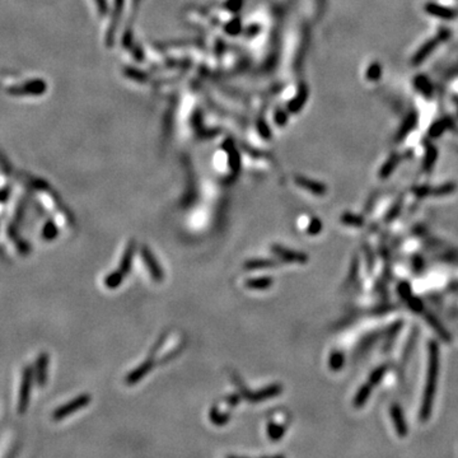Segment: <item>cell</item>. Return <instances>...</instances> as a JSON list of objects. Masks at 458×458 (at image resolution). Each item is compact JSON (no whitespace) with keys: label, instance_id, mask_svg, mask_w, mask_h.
<instances>
[{"label":"cell","instance_id":"obj_20","mask_svg":"<svg viewBox=\"0 0 458 458\" xmlns=\"http://www.w3.org/2000/svg\"><path fill=\"white\" fill-rule=\"evenodd\" d=\"M341 222L346 226H351V227H362L363 226V218L358 217V215L354 214H344L341 217Z\"/></svg>","mask_w":458,"mask_h":458},{"label":"cell","instance_id":"obj_22","mask_svg":"<svg viewBox=\"0 0 458 458\" xmlns=\"http://www.w3.org/2000/svg\"><path fill=\"white\" fill-rule=\"evenodd\" d=\"M426 320H428L429 323H430L431 326H433V328H434V330L437 331L438 333H439L440 337H442V339L446 340V341H449V339H451V337H449V333L447 332V331L444 330L443 327H442V324H440L439 322H438L437 320L434 319V317H431V316L429 315L428 317H426Z\"/></svg>","mask_w":458,"mask_h":458},{"label":"cell","instance_id":"obj_5","mask_svg":"<svg viewBox=\"0 0 458 458\" xmlns=\"http://www.w3.org/2000/svg\"><path fill=\"white\" fill-rule=\"evenodd\" d=\"M140 252H141V257H143L144 262H145L146 268H148L149 273H150L153 279H154L155 281H162L164 277V273L162 271L161 266H159L157 260H155L154 255L150 252V250H149L146 246H143Z\"/></svg>","mask_w":458,"mask_h":458},{"label":"cell","instance_id":"obj_12","mask_svg":"<svg viewBox=\"0 0 458 458\" xmlns=\"http://www.w3.org/2000/svg\"><path fill=\"white\" fill-rule=\"evenodd\" d=\"M274 283V280L271 277H255V279H248L246 281V286L248 289H255V290H265L269 289Z\"/></svg>","mask_w":458,"mask_h":458},{"label":"cell","instance_id":"obj_2","mask_svg":"<svg viewBox=\"0 0 458 458\" xmlns=\"http://www.w3.org/2000/svg\"><path fill=\"white\" fill-rule=\"evenodd\" d=\"M35 381H36V379H35V370H33L32 366H27L23 369V373H22L18 405H17V409H18L19 413H24L27 411L31 400V393H32V386Z\"/></svg>","mask_w":458,"mask_h":458},{"label":"cell","instance_id":"obj_10","mask_svg":"<svg viewBox=\"0 0 458 458\" xmlns=\"http://www.w3.org/2000/svg\"><path fill=\"white\" fill-rule=\"evenodd\" d=\"M134 252H135V242H130L128 246V248L125 250L124 255H122L121 262H120V268L119 270L121 271L122 274L128 275L129 271H130L131 265H133V259H134Z\"/></svg>","mask_w":458,"mask_h":458},{"label":"cell","instance_id":"obj_17","mask_svg":"<svg viewBox=\"0 0 458 458\" xmlns=\"http://www.w3.org/2000/svg\"><path fill=\"white\" fill-rule=\"evenodd\" d=\"M286 428L283 425H277L275 422H269L268 426V434L271 440H279L280 438L285 434Z\"/></svg>","mask_w":458,"mask_h":458},{"label":"cell","instance_id":"obj_4","mask_svg":"<svg viewBox=\"0 0 458 458\" xmlns=\"http://www.w3.org/2000/svg\"><path fill=\"white\" fill-rule=\"evenodd\" d=\"M281 392H283L281 384H271V386L266 387L264 390L257 391V392H248V391L243 390V395L251 402H260L264 401V400L273 399V397L280 395Z\"/></svg>","mask_w":458,"mask_h":458},{"label":"cell","instance_id":"obj_9","mask_svg":"<svg viewBox=\"0 0 458 458\" xmlns=\"http://www.w3.org/2000/svg\"><path fill=\"white\" fill-rule=\"evenodd\" d=\"M153 369V362L152 359L146 360L145 363L140 364L137 369H134L133 372H130L126 377V383L128 384H135L140 381V379H143L146 374H148L150 370Z\"/></svg>","mask_w":458,"mask_h":458},{"label":"cell","instance_id":"obj_6","mask_svg":"<svg viewBox=\"0 0 458 458\" xmlns=\"http://www.w3.org/2000/svg\"><path fill=\"white\" fill-rule=\"evenodd\" d=\"M271 250H273V252H274L276 256L281 257V259L286 262H299V264H306V262L308 261V256H307L306 253L298 252V251H294V250H289V248L283 247V246H280V244H273Z\"/></svg>","mask_w":458,"mask_h":458},{"label":"cell","instance_id":"obj_18","mask_svg":"<svg viewBox=\"0 0 458 458\" xmlns=\"http://www.w3.org/2000/svg\"><path fill=\"white\" fill-rule=\"evenodd\" d=\"M210 420L215 425H224L229 421V413H220L217 406H214L210 411Z\"/></svg>","mask_w":458,"mask_h":458},{"label":"cell","instance_id":"obj_7","mask_svg":"<svg viewBox=\"0 0 458 458\" xmlns=\"http://www.w3.org/2000/svg\"><path fill=\"white\" fill-rule=\"evenodd\" d=\"M47 369H48V355L46 353H41L39 355L35 364V379L40 387H44L47 382Z\"/></svg>","mask_w":458,"mask_h":458},{"label":"cell","instance_id":"obj_1","mask_svg":"<svg viewBox=\"0 0 458 458\" xmlns=\"http://www.w3.org/2000/svg\"><path fill=\"white\" fill-rule=\"evenodd\" d=\"M438 374H439V348H438L437 342L430 341V344H429L428 378H426L425 391H424V396H422L421 410H420V417H421L422 421H426L430 417Z\"/></svg>","mask_w":458,"mask_h":458},{"label":"cell","instance_id":"obj_21","mask_svg":"<svg viewBox=\"0 0 458 458\" xmlns=\"http://www.w3.org/2000/svg\"><path fill=\"white\" fill-rule=\"evenodd\" d=\"M387 369H388V368H387L386 366H381L379 368H377L375 370H373L372 374H370V377H369V383L372 384V386H375V384L379 383V382H381L382 379H383L384 374H386V372H387Z\"/></svg>","mask_w":458,"mask_h":458},{"label":"cell","instance_id":"obj_16","mask_svg":"<svg viewBox=\"0 0 458 458\" xmlns=\"http://www.w3.org/2000/svg\"><path fill=\"white\" fill-rule=\"evenodd\" d=\"M344 363H345V358H344V354H342L341 351H333L330 357V360H328L330 368L332 369L333 372H337V370L342 369Z\"/></svg>","mask_w":458,"mask_h":458},{"label":"cell","instance_id":"obj_11","mask_svg":"<svg viewBox=\"0 0 458 458\" xmlns=\"http://www.w3.org/2000/svg\"><path fill=\"white\" fill-rule=\"evenodd\" d=\"M372 388H373V386L369 383V382L360 387L359 391H358L357 395H355V397H354L355 408H358V409L362 408V406H363V405L368 401L369 396H370V393H372Z\"/></svg>","mask_w":458,"mask_h":458},{"label":"cell","instance_id":"obj_13","mask_svg":"<svg viewBox=\"0 0 458 458\" xmlns=\"http://www.w3.org/2000/svg\"><path fill=\"white\" fill-rule=\"evenodd\" d=\"M277 264L273 260H250V261L244 262V268L247 270H259V269H269V268H275Z\"/></svg>","mask_w":458,"mask_h":458},{"label":"cell","instance_id":"obj_24","mask_svg":"<svg viewBox=\"0 0 458 458\" xmlns=\"http://www.w3.org/2000/svg\"><path fill=\"white\" fill-rule=\"evenodd\" d=\"M239 400H241V397H239V396H230V397H229L228 399V402L230 405H237L239 402Z\"/></svg>","mask_w":458,"mask_h":458},{"label":"cell","instance_id":"obj_14","mask_svg":"<svg viewBox=\"0 0 458 458\" xmlns=\"http://www.w3.org/2000/svg\"><path fill=\"white\" fill-rule=\"evenodd\" d=\"M57 234H59V229H57L56 224L52 220H47L45 226L42 227V238L47 242L54 241L57 237Z\"/></svg>","mask_w":458,"mask_h":458},{"label":"cell","instance_id":"obj_19","mask_svg":"<svg viewBox=\"0 0 458 458\" xmlns=\"http://www.w3.org/2000/svg\"><path fill=\"white\" fill-rule=\"evenodd\" d=\"M404 299L405 301H406V303H408V306L410 307V310L411 311H413V312H421L422 310H424V306H422V302L420 301L419 298H416V297H413L412 295V292L411 293H409L408 295H406V297H404Z\"/></svg>","mask_w":458,"mask_h":458},{"label":"cell","instance_id":"obj_15","mask_svg":"<svg viewBox=\"0 0 458 458\" xmlns=\"http://www.w3.org/2000/svg\"><path fill=\"white\" fill-rule=\"evenodd\" d=\"M124 279H125V275L122 274L120 270H117L104 279V285L107 286L108 289H116L124 281Z\"/></svg>","mask_w":458,"mask_h":458},{"label":"cell","instance_id":"obj_25","mask_svg":"<svg viewBox=\"0 0 458 458\" xmlns=\"http://www.w3.org/2000/svg\"><path fill=\"white\" fill-rule=\"evenodd\" d=\"M9 190H8V188H5V190H3V191H0V201H5L6 200V197H8V195H9Z\"/></svg>","mask_w":458,"mask_h":458},{"label":"cell","instance_id":"obj_3","mask_svg":"<svg viewBox=\"0 0 458 458\" xmlns=\"http://www.w3.org/2000/svg\"><path fill=\"white\" fill-rule=\"evenodd\" d=\"M91 402V396L88 393H83V395H79L78 397H75L74 400L72 401L66 402L65 405L63 406H60L57 408L56 410L52 412V419L55 421H60V420H64L69 416V415H72V413L77 412V411L82 410L87 406V405Z\"/></svg>","mask_w":458,"mask_h":458},{"label":"cell","instance_id":"obj_23","mask_svg":"<svg viewBox=\"0 0 458 458\" xmlns=\"http://www.w3.org/2000/svg\"><path fill=\"white\" fill-rule=\"evenodd\" d=\"M307 230H308V233H310V234H312V235L319 234V233L322 230L321 220L317 219V218H315V219H313L312 222H311L310 227H308V229H307Z\"/></svg>","mask_w":458,"mask_h":458},{"label":"cell","instance_id":"obj_8","mask_svg":"<svg viewBox=\"0 0 458 458\" xmlns=\"http://www.w3.org/2000/svg\"><path fill=\"white\" fill-rule=\"evenodd\" d=\"M391 417H392L393 425H395L397 434L401 438L406 437L409 433V428L406 421H405L404 412H402L401 408H400L399 405H392V408H391Z\"/></svg>","mask_w":458,"mask_h":458}]
</instances>
